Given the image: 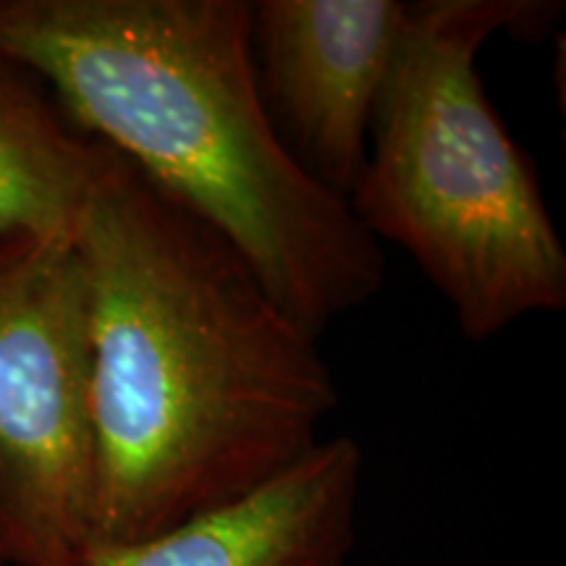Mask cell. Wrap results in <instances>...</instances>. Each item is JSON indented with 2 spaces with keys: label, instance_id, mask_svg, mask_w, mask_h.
I'll return each mask as SVG.
<instances>
[{
  "label": "cell",
  "instance_id": "7a4b0ae2",
  "mask_svg": "<svg viewBox=\"0 0 566 566\" xmlns=\"http://www.w3.org/2000/svg\"><path fill=\"white\" fill-rule=\"evenodd\" d=\"M0 55L221 231L310 334L380 292V244L268 118L250 0H0Z\"/></svg>",
  "mask_w": 566,
  "mask_h": 566
},
{
  "label": "cell",
  "instance_id": "ba28073f",
  "mask_svg": "<svg viewBox=\"0 0 566 566\" xmlns=\"http://www.w3.org/2000/svg\"><path fill=\"white\" fill-rule=\"evenodd\" d=\"M0 566H9V564H6V558H3V556H0Z\"/></svg>",
  "mask_w": 566,
  "mask_h": 566
},
{
  "label": "cell",
  "instance_id": "6da1fadb",
  "mask_svg": "<svg viewBox=\"0 0 566 566\" xmlns=\"http://www.w3.org/2000/svg\"><path fill=\"white\" fill-rule=\"evenodd\" d=\"M87 310L92 541L244 499L323 441L338 386L221 231L103 145L74 223Z\"/></svg>",
  "mask_w": 566,
  "mask_h": 566
},
{
  "label": "cell",
  "instance_id": "52a82bcc",
  "mask_svg": "<svg viewBox=\"0 0 566 566\" xmlns=\"http://www.w3.org/2000/svg\"><path fill=\"white\" fill-rule=\"evenodd\" d=\"M103 142L69 122L45 82L0 55V239L74 233Z\"/></svg>",
  "mask_w": 566,
  "mask_h": 566
},
{
  "label": "cell",
  "instance_id": "5b68a950",
  "mask_svg": "<svg viewBox=\"0 0 566 566\" xmlns=\"http://www.w3.org/2000/svg\"><path fill=\"white\" fill-rule=\"evenodd\" d=\"M412 3L258 0L252 63L260 97L302 171L349 202Z\"/></svg>",
  "mask_w": 566,
  "mask_h": 566
},
{
  "label": "cell",
  "instance_id": "277c9868",
  "mask_svg": "<svg viewBox=\"0 0 566 566\" xmlns=\"http://www.w3.org/2000/svg\"><path fill=\"white\" fill-rule=\"evenodd\" d=\"M87 310L74 233L0 239V556L61 566L87 541Z\"/></svg>",
  "mask_w": 566,
  "mask_h": 566
},
{
  "label": "cell",
  "instance_id": "3957f363",
  "mask_svg": "<svg viewBox=\"0 0 566 566\" xmlns=\"http://www.w3.org/2000/svg\"><path fill=\"white\" fill-rule=\"evenodd\" d=\"M562 3L424 0L380 95L349 208L415 260L470 342L566 304V252L527 153L488 101L478 53L541 34Z\"/></svg>",
  "mask_w": 566,
  "mask_h": 566
},
{
  "label": "cell",
  "instance_id": "8992f818",
  "mask_svg": "<svg viewBox=\"0 0 566 566\" xmlns=\"http://www.w3.org/2000/svg\"><path fill=\"white\" fill-rule=\"evenodd\" d=\"M363 449L325 438L258 491L139 541H87L61 566H349Z\"/></svg>",
  "mask_w": 566,
  "mask_h": 566
}]
</instances>
